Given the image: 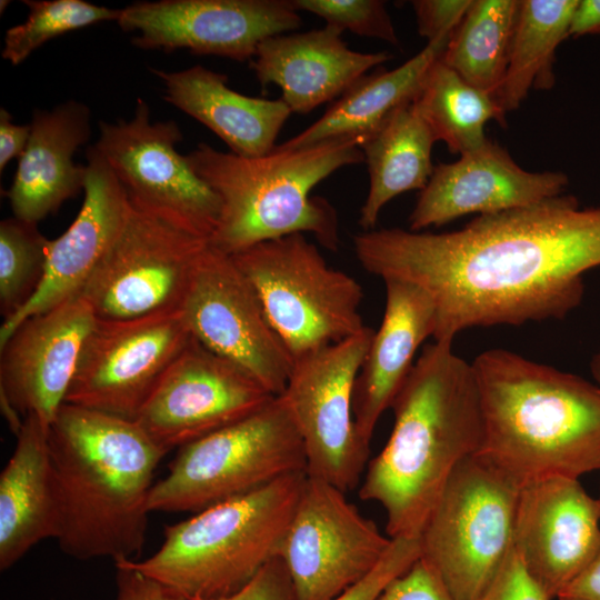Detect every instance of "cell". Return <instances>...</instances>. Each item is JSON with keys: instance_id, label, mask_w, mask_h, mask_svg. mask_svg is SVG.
I'll return each instance as SVG.
<instances>
[{"instance_id": "obj_1", "label": "cell", "mask_w": 600, "mask_h": 600, "mask_svg": "<svg viewBox=\"0 0 600 600\" xmlns=\"http://www.w3.org/2000/svg\"><path fill=\"white\" fill-rule=\"evenodd\" d=\"M353 249L369 273L422 288L436 307L433 339L453 341L468 328L563 319L574 310L583 274L600 266V206L581 208L560 194L450 232L362 231Z\"/></svg>"}, {"instance_id": "obj_22", "label": "cell", "mask_w": 600, "mask_h": 600, "mask_svg": "<svg viewBox=\"0 0 600 600\" xmlns=\"http://www.w3.org/2000/svg\"><path fill=\"white\" fill-rule=\"evenodd\" d=\"M341 34L326 24L269 37L259 44L251 67L262 87L272 83L280 88V99L292 113H310L392 58L388 52L354 51Z\"/></svg>"}, {"instance_id": "obj_40", "label": "cell", "mask_w": 600, "mask_h": 600, "mask_svg": "<svg viewBox=\"0 0 600 600\" xmlns=\"http://www.w3.org/2000/svg\"><path fill=\"white\" fill-rule=\"evenodd\" d=\"M116 600H190L176 589L132 567L129 560L114 562Z\"/></svg>"}, {"instance_id": "obj_27", "label": "cell", "mask_w": 600, "mask_h": 600, "mask_svg": "<svg viewBox=\"0 0 600 600\" xmlns=\"http://www.w3.org/2000/svg\"><path fill=\"white\" fill-rule=\"evenodd\" d=\"M448 41L427 42L421 51L401 66L363 76L317 121L277 144L274 150H297L342 138L359 139L362 146L397 108L413 101L427 71L441 57Z\"/></svg>"}, {"instance_id": "obj_21", "label": "cell", "mask_w": 600, "mask_h": 600, "mask_svg": "<svg viewBox=\"0 0 600 600\" xmlns=\"http://www.w3.org/2000/svg\"><path fill=\"white\" fill-rule=\"evenodd\" d=\"M84 199L69 228L50 240L42 282L28 304L3 320L0 346L27 318L79 294L119 236L131 208L123 186L94 146L87 149Z\"/></svg>"}, {"instance_id": "obj_12", "label": "cell", "mask_w": 600, "mask_h": 600, "mask_svg": "<svg viewBox=\"0 0 600 600\" xmlns=\"http://www.w3.org/2000/svg\"><path fill=\"white\" fill-rule=\"evenodd\" d=\"M182 139L176 121L151 123L148 102L138 98L130 120L99 122L94 147L132 204L210 240L221 202L177 151Z\"/></svg>"}, {"instance_id": "obj_41", "label": "cell", "mask_w": 600, "mask_h": 600, "mask_svg": "<svg viewBox=\"0 0 600 600\" xmlns=\"http://www.w3.org/2000/svg\"><path fill=\"white\" fill-rule=\"evenodd\" d=\"M30 124L19 126L12 122L8 110H0V171L13 158H19L30 137Z\"/></svg>"}, {"instance_id": "obj_44", "label": "cell", "mask_w": 600, "mask_h": 600, "mask_svg": "<svg viewBox=\"0 0 600 600\" xmlns=\"http://www.w3.org/2000/svg\"><path fill=\"white\" fill-rule=\"evenodd\" d=\"M590 371L600 387V352L596 353L590 361Z\"/></svg>"}, {"instance_id": "obj_43", "label": "cell", "mask_w": 600, "mask_h": 600, "mask_svg": "<svg viewBox=\"0 0 600 600\" xmlns=\"http://www.w3.org/2000/svg\"><path fill=\"white\" fill-rule=\"evenodd\" d=\"M587 34H600V0H578L572 13L568 36Z\"/></svg>"}, {"instance_id": "obj_7", "label": "cell", "mask_w": 600, "mask_h": 600, "mask_svg": "<svg viewBox=\"0 0 600 600\" xmlns=\"http://www.w3.org/2000/svg\"><path fill=\"white\" fill-rule=\"evenodd\" d=\"M307 472L301 436L281 396L252 414L178 449L153 483L150 512H198Z\"/></svg>"}, {"instance_id": "obj_4", "label": "cell", "mask_w": 600, "mask_h": 600, "mask_svg": "<svg viewBox=\"0 0 600 600\" xmlns=\"http://www.w3.org/2000/svg\"><path fill=\"white\" fill-rule=\"evenodd\" d=\"M483 417L481 451L522 483L600 471V387L518 353L472 362Z\"/></svg>"}, {"instance_id": "obj_17", "label": "cell", "mask_w": 600, "mask_h": 600, "mask_svg": "<svg viewBox=\"0 0 600 600\" xmlns=\"http://www.w3.org/2000/svg\"><path fill=\"white\" fill-rule=\"evenodd\" d=\"M273 397L191 336L134 421L168 453L252 414Z\"/></svg>"}, {"instance_id": "obj_3", "label": "cell", "mask_w": 600, "mask_h": 600, "mask_svg": "<svg viewBox=\"0 0 600 600\" xmlns=\"http://www.w3.org/2000/svg\"><path fill=\"white\" fill-rule=\"evenodd\" d=\"M391 409L393 427L369 460L359 497L381 504L389 538L420 537L456 467L483 443L484 428L472 363L452 341L427 344Z\"/></svg>"}, {"instance_id": "obj_29", "label": "cell", "mask_w": 600, "mask_h": 600, "mask_svg": "<svg viewBox=\"0 0 600 600\" xmlns=\"http://www.w3.org/2000/svg\"><path fill=\"white\" fill-rule=\"evenodd\" d=\"M578 0H519L508 64L493 99L504 114L519 108L530 89H551L558 46L567 39Z\"/></svg>"}, {"instance_id": "obj_2", "label": "cell", "mask_w": 600, "mask_h": 600, "mask_svg": "<svg viewBox=\"0 0 600 600\" xmlns=\"http://www.w3.org/2000/svg\"><path fill=\"white\" fill-rule=\"evenodd\" d=\"M48 452L60 549L78 560L139 554L167 452L136 421L70 403L48 429Z\"/></svg>"}, {"instance_id": "obj_33", "label": "cell", "mask_w": 600, "mask_h": 600, "mask_svg": "<svg viewBox=\"0 0 600 600\" xmlns=\"http://www.w3.org/2000/svg\"><path fill=\"white\" fill-rule=\"evenodd\" d=\"M29 9L22 23L6 31L2 58L12 66L24 61L49 40L102 21H117L120 10L83 0H23Z\"/></svg>"}, {"instance_id": "obj_38", "label": "cell", "mask_w": 600, "mask_h": 600, "mask_svg": "<svg viewBox=\"0 0 600 600\" xmlns=\"http://www.w3.org/2000/svg\"><path fill=\"white\" fill-rule=\"evenodd\" d=\"M477 600H550L511 550L499 572Z\"/></svg>"}, {"instance_id": "obj_30", "label": "cell", "mask_w": 600, "mask_h": 600, "mask_svg": "<svg viewBox=\"0 0 600 600\" xmlns=\"http://www.w3.org/2000/svg\"><path fill=\"white\" fill-rule=\"evenodd\" d=\"M412 103L434 140L460 156L486 143L484 126L490 120L506 126V114L494 99L469 84L440 58L427 71Z\"/></svg>"}, {"instance_id": "obj_32", "label": "cell", "mask_w": 600, "mask_h": 600, "mask_svg": "<svg viewBox=\"0 0 600 600\" xmlns=\"http://www.w3.org/2000/svg\"><path fill=\"white\" fill-rule=\"evenodd\" d=\"M37 224L16 217L0 222V311L3 320L22 310L42 282L50 240Z\"/></svg>"}, {"instance_id": "obj_35", "label": "cell", "mask_w": 600, "mask_h": 600, "mask_svg": "<svg viewBox=\"0 0 600 600\" xmlns=\"http://www.w3.org/2000/svg\"><path fill=\"white\" fill-rule=\"evenodd\" d=\"M420 558V537L393 538L376 567L332 600H378L388 584Z\"/></svg>"}, {"instance_id": "obj_16", "label": "cell", "mask_w": 600, "mask_h": 600, "mask_svg": "<svg viewBox=\"0 0 600 600\" xmlns=\"http://www.w3.org/2000/svg\"><path fill=\"white\" fill-rule=\"evenodd\" d=\"M144 50H188L236 61L252 60L267 38L298 29L291 0H159L120 9L116 21Z\"/></svg>"}, {"instance_id": "obj_14", "label": "cell", "mask_w": 600, "mask_h": 600, "mask_svg": "<svg viewBox=\"0 0 600 600\" xmlns=\"http://www.w3.org/2000/svg\"><path fill=\"white\" fill-rule=\"evenodd\" d=\"M344 493L307 474L279 551L296 600H332L366 577L391 543Z\"/></svg>"}, {"instance_id": "obj_13", "label": "cell", "mask_w": 600, "mask_h": 600, "mask_svg": "<svg viewBox=\"0 0 600 600\" xmlns=\"http://www.w3.org/2000/svg\"><path fill=\"white\" fill-rule=\"evenodd\" d=\"M180 311L190 334L202 346L242 369L271 394L283 392L293 360L232 256L209 242Z\"/></svg>"}, {"instance_id": "obj_36", "label": "cell", "mask_w": 600, "mask_h": 600, "mask_svg": "<svg viewBox=\"0 0 600 600\" xmlns=\"http://www.w3.org/2000/svg\"><path fill=\"white\" fill-rule=\"evenodd\" d=\"M378 600H456L434 569L422 558L393 579Z\"/></svg>"}, {"instance_id": "obj_45", "label": "cell", "mask_w": 600, "mask_h": 600, "mask_svg": "<svg viewBox=\"0 0 600 600\" xmlns=\"http://www.w3.org/2000/svg\"><path fill=\"white\" fill-rule=\"evenodd\" d=\"M0 3H1V6H0V7H1V10H0V11H1V13H2V12H3V8H6V7L8 6L9 1H7V0L3 1V0H1Z\"/></svg>"}, {"instance_id": "obj_46", "label": "cell", "mask_w": 600, "mask_h": 600, "mask_svg": "<svg viewBox=\"0 0 600 600\" xmlns=\"http://www.w3.org/2000/svg\"><path fill=\"white\" fill-rule=\"evenodd\" d=\"M597 500H598V503H599V509H600V497H599V498H597Z\"/></svg>"}, {"instance_id": "obj_24", "label": "cell", "mask_w": 600, "mask_h": 600, "mask_svg": "<svg viewBox=\"0 0 600 600\" xmlns=\"http://www.w3.org/2000/svg\"><path fill=\"white\" fill-rule=\"evenodd\" d=\"M30 129L7 197L13 217L38 223L83 190L86 164L72 158L90 137V110L74 100L36 110Z\"/></svg>"}, {"instance_id": "obj_34", "label": "cell", "mask_w": 600, "mask_h": 600, "mask_svg": "<svg viewBox=\"0 0 600 600\" xmlns=\"http://www.w3.org/2000/svg\"><path fill=\"white\" fill-rule=\"evenodd\" d=\"M298 11L322 18L327 26L340 32L349 30L362 37L399 46L386 2L381 0H291Z\"/></svg>"}, {"instance_id": "obj_19", "label": "cell", "mask_w": 600, "mask_h": 600, "mask_svg": "<svg viewBox=\"0 0 600 600\" xmlns=\"http://www.w3.org/2000/svg\"><path fill=\"white\" fill-rule=\"evenodd\" d=\"M97 322L77 294L23 320L0 346V394L49 429L72 382L83 343Z\"/></svg>"}, {"instance_id": "obj_6", "label": "cell", "mask_w": 600, "mask_h": 600, "mask_svg": "<svg viewBox=\"0 0 600 600\" xmlns=\"http://www.w3.org/2000/svg\"><path fill=\"white\" fill-rule=\"evenodd\" d=\"M306 478L286 476L168 524L157 552L129 562L190 600L231 596L279 557Z\"/></svg>"}, {"instance_id": "obj_18", "label": "cell", "mask_w": 600, "mask_h": 600, "mask_svg": "<svg viewBox=\"0 0 600 600\" xmlns=\"http://www.w3.org/2000/svg\"><path fill=\"white\" fill-rule=\"evenodd\" d=\"M513 549L546 596L557 598L600 550L598 500L574 478L551 476L523 482Z\"/></svg>"}, {"instance_id": "obj_5", "label": "cell", "mask_w": 600, "mask_h": 600, "mask_svg": "<svg viewBox=\"0 0 600 600\" xmlns=\"http://www.w3.org/2000/svg\"><path fill=\"white\" fill-rule=\"evenodd\" d=\"M186 157L220 199L219 222L209 242L230 256L294 233H309L322 247L337 250V211L311 191L337 170L364 162L361 141L356 138L297 150L273 149L256 158L199 143Z\"/></svg>"}, {"instance_id": "obj_42", "label": "cell", "mask_w": 600, "mask_h": 600, "mask_svg": "<svg viewBox=\"0 0 600 600\" xmlns=\"http://www.w3.org/2000/svg\"><path fill=\"white\" fill-rule=\"evenodd\" d=\"M558 600H600V550L557 597Z\"/></svg>"}, {"instance_id": "obj_28", "label": "cell", "mask_w": 600, "mask_h": 600, "mask_svg": "<svg viewBox=\"0 0 600 600\" xmlns=\"http://www.w3.org/2000/svg\"><path fill=\"white\" fill-rule=\"evenodd\" d=\"M432 132L414 104L397 108L361 146L369 173V190L360 209L363 231L376 229L383 207L397 196L422 190L434 166Z\"/></svg>"}, {"instance_id": "obj_25", "label": "cell", "mask_w": 600, "mask_h": 600, "mask_svg": "<svg viewBox=\"0 0 600 600\" xmlns=\"http://www.w3.org/2000/svg\"><path fill=\"white\" fill-rule=\"evenodd\" d=\"M150 70L162 81L167 102L206 126L241 157L271 153L292 113L281 99L253 98L232 90L227 74L203 66L173 72Z\"/></svg>"}, {"instance_id": "obj_37", "label": "cell", "mask_w": 600, "mask_h": 600, "mask_svg": "<svg viewBox=\"0 0 600 600\" xmlns=\"http://www.w3.org/2000/svg\"><path fill=\"white\" fill-rule=\"evenodd\" d=\"M472 0H414L418 33L428 42L450 39L460 24Z\"/></svg>"}, {"instance_id": "obj_20", "label": "cell", "mask_w": 600, "mask_h": 600, "mask_svg": "<svg viewBox=\"0 0 600 600\" xmlns=\"http://www.w3.org/2000/svg\"><path fill=\"white\" fill-rule=\"evenodd\" d=\"M569 178L560 171L522 169L489 139L450 163L434 167L409 217V230L440 227L468 213L493 214L562 194Z\"/></svg>"}, {"instance_id": "obj_26", "label": "cell", "mask_w": 600, "mask_h": 600, "mask_svg": "<svg viewBox=\"0 0 600 600\" xmlns=\"http://www.w3.org/2000/svg\"><path fill=\"white\" fill-rule=\"evenodd\" d=\"M56 533L48 429L29 414L0 474V570L10 569L36 544L54 539Z\"/></svg>"}, {"instance_id": "obj_10", "label": "cell", "mask_w": 600, "mask_h": 600, "mask_svg": "<svg viewBox=\"0 0 600 600\" xmlns=\"http://www.w3.org/2000/svg\"><path fill=\"white\" fill-rule=\"evenodd\" d=\"M208 244V239L131 203L119 236L79 294L98 320L180 310Z\"/></svg>"}, {"instance_id": "obj_11", "label": "cell", "mask_w": 600, "mask_h": 600, "mask_svg": "<svg viewBox=\"0 0 600 600\" xmlns=\"http://www.w3.org/2000/svg\"><path fill=\"white\" fill-rule=\"evenodd\" d=\"M374 330L364 327L340 342L293 360L283 392L301 436L307 474L343 492L359 487L370 448L359 439L353 387Z\"/></svg>"}, {"instance_id": "obj_15", "label": "cell", "mask_w": 600, "mask_h": 600, "mask_svg": "<svg viewBox=\"0 0 600 600\" xmlns=\"http://www.w3.org/2000/svg\"><path fill=\"white\" fill-rule=\"evenodd\" d=\"M190 338L180 310L128 320L97 319L64 403L134 421Z\"/></svg>"}, {"instance_id": "obj_9", "label": "cell", "mask_w": 600, "mask_h": 600, "mask_svg": "<svg viewBox=\"0 0 600 600\" xmlns=\"http://www.w3.org/2000/svg\"><path fill=\"white\" fill-rule=\"evenodd\" d=\"M232 258L256 289L292 360L366 327L360 313L362 287L330 267L304 234L263 241Z\"/></svg>"}, {"instance_id": "obj_8", "label": "cell", "mask_w": 600, "mask_h": 600, "mask_svg": "<svg viewBox=\"0 0 600 600\" xmlns=\"http://www.w3.org/2000/svg\"><path fill=\"white\" fill-rule=\"evenodd\" d=\"M522 482L482 453L449 477L420 533L421 558L456 600H477L513 549Z\"/></svg>"}, {"instance_id": "obj_23", "label": "cell", "mask_w": 600, "mask_h": 600, "mask_svg": "<svg viewBox=\"0 0 600 600\" xmlns=\"http://www.w3.org/2000/svg\"><path fill=\"white\" fill-rule=\"evenodd\" d=\"M382 322L354 381L352 409L356 431L370 448L376 426L411 371L421 343L432 337L436 307L430 296L409 281L387 278Z\"/></svg>"}, {"instance_id": "obj_31", "label": "cell", "mask_w": 600, "mask_h": 600, "mask_svg": "<svg viewBox=\"0 0 600 600\" xmlns=\"http://www.w3.org/2000/svg\"><path fill=\"white\" fill-rule=\"evenodd\" d=\"M519 0H472L440 59L492 98L503 80Z\"/></svg>"}, {"instance_id": "obj_39", "label": "cell", "mask_w": 600, "mask_h": 600, "mask_svg": "<svg viewBox=\"0 0 600 600\" xmlns=\"http://www.w3.org/2000/svg\"><path fill=\"white\" fill-rule=\"evenodd\" d=\"M191 600H296V597L289 571L282 559L276 557L238 592L222 598Z\"/></svg>"}]
</instances>
